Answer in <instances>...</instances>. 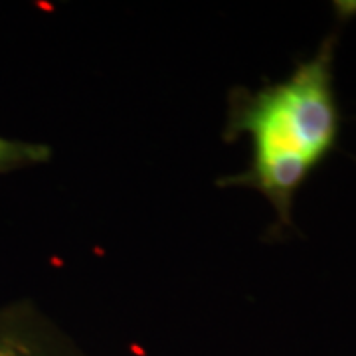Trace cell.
Segmentation results:
<instances>
[{"label": "cell", "mask_w": 356, "mask_h": 356, "mask_svg": "<svg viewBox=\"0 0 356 356\" xmlns=\"http://www.w3.org/2000/svg\"><path fill=\"white\" fill-rule=\"evenodd\" d=\"M0 356H93L32 301L0 307Z\"/></svg>", "instance_id": "obj_2"}, {"label": "cell", "mask_w": 356, "mask_h": 356, "mask_svg": "<svg viewBox=\"0 0 356 356\" xmlns=\"http://www.w3.org/2000/svg\"><path fill=\"white\" fill-rule=\"evenodd\" d=\"M51 149L42 143L8 139L0 135V175L48 163Z\"/></svg>", "instance_id": "obj_3"}, {"label": "cell", "mask_w": 356, "mask_h": 356, "mask_svg": "<svg viewBox=\"0 0 356 356\" xmlns=\"http://www.w3.org/2000/svg\"><path fill=\"white\" fill-rule=\"evenodd\" d=\"M334 44V36L323 40L309 60L280 81L257 89L236 88L228 95L224 139L248 137L252 159L245 170L222 178L220 186L259 192L275 214V234L293 229L297 192L341 137Z\"/></svg>", "instance_id": "obj_1"}]
</instances>
